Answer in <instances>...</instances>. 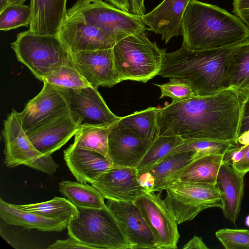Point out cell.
Returning <instances> with one entry per match:
<instances>
[{
  "mask_svg": "<svg viewBox=\"0 0 249 249\" xmlns=\"http://www.w3.org/2000/svg\"><path fill=\"white\" fill-rule=\"evenodd\" d=\"M243 96L229 88L158 107L159 136L237 144Z\"/></svg>",
  "mask_w": 249,
  "mask_h": 249,
  "instance_id": "obj_1",
  "label": "cell"
},
{
  "mask_svg": "<svg viewBox=\"0 0 249 249\" xmlns=\"http://www.w3.org/2000/svg\"><path fill=\"white\" fill-rule=\"evenodd\" d=\"M243 43L206 50L181 46L173 52H165L158 75L187 84L196 96L217 93L230 88L231 58Z\"/></svg>",
  "mask_w": 249,
  "mask_h": 249,
  "instance_id": "obj_2",
  "label": "cell"
},
{
  "mask_svg": "<svg viewBox=\"0 0 249 249\" xmlns=\"http://www.w3.org/2000/svg\"><path fill=\"white\" fill-rule=\"evenodd\" d=\"M182 47L218 49L249 41V29L237 16L216 5L191 0L182 19Z\"/></svg>",
  "mask_w": 249,
  "mask_h": 249,
  "instance_id": "obj_3",
  "label": "cell"
},
{
  "mask_svg": "<svg viewBox=\"0 0 249 249\" xmlns=\"http://www.w3.org/2000/svg\"><path fill=\"white\" fill-rule=\"evenodd\" d=\"M113 52L120 82L145 83L158 75L166 51L152 42L143 31L122 39L113 47Z\"/></svg>",
  "mask_w": 249,
  "mask_h": 249,
  "instance_id": "obj_4",
  "label": "cell"
},
{
  "mask_svg": "<svg viewBox=\"0 0 249 249\" xmlns=\"http://www.w3.org/2000/svg\"><path fill=\"white\" fill-rule=\"evenodd\" d=\"M11 47L19 61L42 81L64 65H73L71 53L57 34H37L28 30L19 33Z\"/></svg>",
  "mask_w": 249,
  "mask_h": 249,
  "instance_id": "obj_5",
  "label": "cell"
},
{
  "mask_svg": "<svg viewBox=\"0 0 249 249\" xmlns=\"http://www.w3.org/2000/svg\"><path fill=\"white\" fill-rule=\"evenodd\" d=\"M67 225L69 236L92 249H132L115 216L107 205L101 209L77 208Z\"/></svg>",
  "mask_w": 249,
  "mask_h": 249,
  "instance_id": "obj_6",
  "label": "cell"
},
{
  "mask_svg": "<svg viewBox=\"0 0 249 249\" xmlns=\"http://www.w3.org/2000/svg\"><path fill=\"white\" fill-rule=\"evenodd\" d=\"M66 18L94 26L118 42L148 30L141 16L123 11L103 0H77L67 10Z\"/></svg>",
  "mask_w": 249,
  "mask_h": 249,
  "instance_id": "obj_7",
  "label": "cell"
},
{
  "mask_svg": "<svg viewBox=\"0 0 249 249\" xmlns=\"http://www.w3.org/2000/svg\"><path fill=\"white\" fill-rule=\"evenodd\" d=\"M2 135L4 142V163L8 167L27 166L49 175L58 164L52 156H44L33 145L22 127L19 112L15 109L4 121Z\"/></svg>",
  "mask_w": 249,
  "mask_h": 249,
  "instance_id": "obj_8",
  "label": "cell"
},
{
  "mask_svg": "<svg viewBox=\"0 0 249 249\" xmlns=\"http://www.w3.org/2000/svg\"><path fill=\"white\" fill-rule=\"evenodd\" d=\"M165 190L164 202L178 224L193 220L205 209L223 207L216 185L177 181Z\"/></svg>",
  "mask_w": 249,
  "mask_h": 249,
  "instance_id": "obj_9",
  "label": "cell"
},
{
  "mask_svg": "<svg viewBox=\"0 0 249 249\" xmlns=\"http://www.w3.org/2000/svg\"><path fill=\"white\" fill-rule=\"evenodd\" d=\"M40 92L19 112L25 132L39 127L71 111L70 89L43 82Z\"/></svg>",
  "mask_w": 249,
  "mask_h": 249,
  "instance_id": "obj_10",
  "label": "cell"
},
{
  "mask_svg": "<svg viewBox=\"0 0 249 249\" xmlns=\"http://www.w3.org/2000/svg\"><path fill=\"white\" fill-rule=\"evenodd\" d=\"M161 194V192L146 191L134 203L150 228L158 249H176L180 237L178 224Z\"/></svg>",
  "mask_w": 249,
  "mask_h": 249,
  "instance_id": "obj_11",
  "label": "cell"
},
{
  "mask_svg": "<svg viewBox=\"0 0 249 249\" xmlns=\"http://www.w3.org/2000/svg\"><path fill=\"white\" fill-rule=\"evenodd\" d=\"M71 53L74 66L92 87L111 88L120 82L113 48Z\"/></svg>",
  "mask_w": 249,
  "mask_h": 249,
  "instance_id": "obj_12",
  "label": "cell"
},
{
  "mask_svg": "<svg viewBox=\"0 0 249 249\" xmlns=\"http://www.w3.org/2000/svg\"><path fill=\"white\" fill-rule=\"evenodd\" d=\"M81 124L80 117L71 110L70 112L26 134L39 152L50 156L74 136Z\"/></svg>",
  "mask_w": 249,
  "mask_h": 249,
  "instance_id": "obj_13",
  "label": "cell"
},
{
  "mask_svg": "<svg viewBox=\"0 0 249 249\" xmlns=\"http://www.w3.org/2000/svg\"><path fill=\"white\" fill-rule=\"evenodd\" d=\"M107 200L134 202L146 191L140 184L135 168L114 166L91 184Z\"/></svg>",
  "mask_w": 249,
  "mask_h": 249,
  "instance_id": "obj_14",
  "label": "cell"
},
{
  "mask_svg": "<svg viewBox=\"0 0 249 249\" xmlns=\"http://www.w3.org/2000/svg\"><path fill=\"white\" fill-rule=\"evenodd\" d=\"M106 204L115 216L132 249H158L150 228L134 202L107 200Z\"/></svg>",
  "mask_w": 249,
  "mask_h": 249,
  "instance_id": "obj_15",
  "label": "cell"
},
{
  "mask_svg": "<svg viewBox=\"0 0 249 249\" xmlns=\"http://www.w3.org/2000/svg\"><path fill=\"white\" fill-rule=\"evenodd\" d=\"M57 35L71 52L113 48L118 42L112 36L86 23L66 18Z\"/></svg>",
  "mask_w": 249,
  "mask_h": 249,
  "instance_id": "obj_16",
  "label": "cell"
},
{
  "mask_svg": "<svg viewBox=\"0 0 249 249\" xmlns=\"http://www.w3.org/2000/svg\"><path fill=\"white\" fill-rule=\"evenodd\" d=\"M70 91V108L80 117L82 124L112 125L121 119L109 109L97 88L90 85Z\"/></svg>",
  "mask_w": 249,
  "mask_h": 249,
  "instance_id": "obj_17",
  "label": "cell"
},
{
  "mask_svg": "<svg viewBox=\"0 0 249 249\" xmlns=\"http://www.w3.org/2000/svg\"><path fill=\"white\" fill-rule=\"evenodd\" d=\"M118 122L108 137L109 160L114 166L136 168L150 145Z\"/></svg>",
  "mask_w": 249,
  "mask_h": 249,
  "instance_id": "obj_18",
  "label": "cell"
},
{
  "mask_svg": "<svg viewBox=\"0 0 249 249\" xmlns=\"http://www.w3.org/2000/svg\"><path fill=\"white\" fill-rule=\"evenodd\" d=\"M191 0H163L150 12L142 17L148 30L161 36L167 43L181 31L185 10Z\"/></svg>",
  "mask_w": 249,
  "mask_h": 249,
  "instance_id": "obj_19",
  "label": "cell"
},
{
  "mask_svg": "<svg viewBox=\"0 0 249 249\" xmlns=\"http://www.w3.org/2000/svg\"><path fill=\"white\" fill-rule=\"evenodd\" d=\"M64 159L77 181L90 184L102 174L114 166L102 155L80 148L73 143L64 151Z\"/></svg>",
  "mask_w": 249,
  "mask_h": 249,
  "instance_id": "obj_20",
  "label": "cell"
},
{
  "mask_svg": "<svg viewBox=\"0 0 249 249\" xmlns=\"http://www.w3.org/2000/svg\"><path fill=\"white\" fill-rule=\"evenodd\" d=\"M244 176L231 165L222 162L216 178L215 185L221 196L224 215L226 219L234 224L241 210Z\"/></svg>",
  "mask_w": 249,
  "mask_h": 249,
  "instance_id": "obj_21",
  "label": "cell"
},
{
  "mask_svg": "<svg viewBox=\"0 0 249 249\" xmlns=\"http://www.w3.org/2000/svg\"><path fill=\"white\" fill-rule=\"evenodd\" d=\"M68 0H30L28 31L37 34H55L67 17Z\"/></svg>",
  "mask_w": 249,
  "mask_h": 249,
  "instance_id": "obj_22",
  "label": "cell"
},
{
  "mask_svg": "<svg viewBox=\"0 0 249 249\" xmlns=\"http://www.w3.org/2000/svg\"><path fill=\"white\" fill-rule=\"evenodd\" d=\"M0 217L7 224L42 231H62L68 225L60 220L20 209L2 198L0 199Z\"/></svg>",
  "mask_w": 249,
  "mask_h": 249,
  "instance_id": "obj_23",
  "label": "cell"
},
{
  "mask_svg": "<svg viewBox=\"0 0 249 249\" xmlns=\"http://www.w3.org/2000/svg\"><path fill=\"white\" fill-rule=\"evenodd\" d=\"M197 158L196 154L191 151L167 155L147 171H149L155 178L153 192L162 193L168 186L178 181L185 168Z\"/></svg>",
  "mask_w": 249,
  "mask_h": 249,
  "instance_id": "obj_24",
  "label": "cell"
},
{
  "mask_svg": "<svg viewBox=\"0 0 249 249\" xmlns=\"http://www.w3.org/2000/svg\"><path fill=\"white\" fill-rule=\"evenodd\" d=\"M223 157L211 154L195 160L180 174L178 181L215 185Z\"/></svg>",
  "mask_w": 249,
  "mask_h": 249,
  "instance_id": "obj_25",
  "label": "cell"
},
{
  "mask_svg": "<svg viewBox=\"0 0 249 249\" xmlns=\"http://www.w3.org/2000/svg\"><path fill=\"white\" fill-rule=\"evenodd\" d=\"M58 189L76 208L101 209L107 206L105 198L91 184L64 180L59 183Z\"/></svg>",
  "mask_w": 249,
  "mask_h": 249,
  "instance_id": "obj_26",
  "label": "cell"
},
{
  "mask_svg": "<svg viewBox=\"0 0 249 249\" xmlns=\"http://www.w3.org/2000/svg\"><path fill=\"white\" fill-rule=\"evenodd\" d=\"M158 107H149L122 117L118 121L121 125L132 131L145 142L151 145L159 136L157 124Z\"/></svg>",
  "mask_w": 249,
  "mask_h": 249,
  "instance_id": "obj_27",
  "label": "cell"
},
{
  "mask_svg": "<svg viewBox=\"0 0 249 249\" xmlns=\"http://www.w3.org/2000/svg\"><path fill=\"white\" fill-rule=\"evenodd\" d=\"M114 125L82 124L74 135L73 143L80 148L97 152L110 160L108 137Z\"/></svg>",
  "mask_w": 249,
  "mask_h": 249,
  "instance_id": "obj_28",
  "label": "cell"
},
{
  "mask_svg": "<svg viewBox=\"0 0 249 249\" xmlns=\"http://www.w3.org/2000/svg\"><path fill=\"white\" fill-rule=\"evenodd\" d=\"M15 206L21 210L62 221L67 224L78 213L77 208L67 198L55 197L44 202Z\"/></svg>",
  "mask_w": 249,
  "mask_h": 249,
  "instance_id": "obj_29",
  "label": "cell"
},
{
  "mask_svg": "<svg viewBox=\"0 0 249 249\" xmlns=\"http://www.w3.org/2000/svg\"><path fill=\"white\" fill-rule=\"evenodd\" d=\"M229 82L230 88L244 98L249 93V41L243 43L232 56Z\"/></svg>",
  "mask_w": 249,
  "mask_h": 249,
  "instance_id": "obj_30",
  "label": "cell"
},
{
  "mask_svg": "<svg viewBox=\"0 0 249 249\" xmlns=\"http://www.w3.org/2000/svg\"><path fill=\"white\" fill-rule=\"evenodd\" d=\"M183 142L178 136H159L136 168L138 176L148 171Z\"/></svg>",
  "mask_w": 249,
  "mask_h": 249,
  "instance_id": "obj_31",
  "label": "cell"
},
{
  "mask_svg": "<svg viewBox=\"0 0 249 249\" xmlns=\"http://www.w3.org/2000/svg\"><path fill=\"white\" fill-rule=\"evenodd\" d=\"M42 82L68 89H80L90 85L74 65L60 67L45 77Z\"/></svg>",
  "mask_w": 249,
  "mask_h": 249,
  "instance_id": "obj_32",
  "label": "cell"
},
{
  "mask_svg": "<svg viewBox=\"0 0 249 249\" xmlns=\"http://www.w3.org/2000/svg\"><path fill=\"white\" fill-rule=\"evenodd\" d=\"M235 143L222 141L207 140H184L179 145L173 149L168 155L181 151H191L197 158L211 155H224Z\"/></svg>",
  "mask_w": 249,
  "mask_h": 249,
  "instance_id": "obj_33",
  "label": "cell"
},
{
  "mask_svg": "<svg viewBox=\"0 0 249 249\" xmlns=\"http://www.w3.org/2000/svg\"><path fill=\"white\" fill-rule=\"evenodd\" d=\"M31 18L29 6L10 4L0 12V30L7 31L20 27H28Z\"/></svg>",
  "mask_w": 249,
  "mask_h": 249,
  "instance_id": "obj_34",
  "label": "cell"
},
{
  "mask_svg": "<svg viewBox=\"0 0 249 249\" xmlns=\"http://www.w3.org/2000/svg\"><path fill=\"white\" fill-rule=\"evenodd\" d=\"M226 249H249V230L222 229L215 232Z\"/></svg>",
  "mask_w": 249,
  "mask_h": 249,
  "instance_id": "obj_35",
  "label": "cell"
},
{
  "mask_svg": "<svg viewBox=\"0 0 249 249\" xmlns=\"http://www.w3.org/2000/svg\"><path fill=\"white\" fill-rule=\"evenodd\" d=\"M154 84L160 90V98L169 97L172 99V103L182 101L196 96L189 85L176 78H170V81L165 84Z\"/></svg>",
  "mask_w": 249,
  "mask_h": 249,
  "instance_id": "obj_36",
  "label": "cell"
},
{
  "mask_svg": "<svg viewBox=\"0 0 249 249\" xmlns=\"http://www.w3.org/2000/svg\"><path fill=\"white\" fill-rule=\"evenodd\" d=\"M246 149V145L234 144L224 155L223 162L232 165L239 162L243 158Z\"/></svg>",
  "mask_w": 249,
  "mask_h": 249,
  "instance_id": "obj_37",
  "label": "cell"
},
{
  "mask_svg": "<svg viewBox=\"0 0 249 249\" xmlns=\"http://www.w3.org/2000/svg\"><path fill=\"white\" fill-rule=\"evenodd\" d=\"M49 249H92V248L86 245L77 239L69 236L64 240H57L51 245L47 247Z\"/></svg>",
  "mask_w": 249,
  "mask_h": 249,
  "instance_id": "obj_38",
  "label": "cell"
},
{
  "mask_svg": "<svg viewBox=\"0 0 249 249\" xmlns=\"http://www.w3.org/2000/svg\"><path fill=\"white\" fill-rule=\"evenodd\" d=\"M232 12L249 29V0H233Z\"/></svg>",
  "mask_w": 249,
  "mask_h": 249,
  "instance_id": "obj_39",
  "label": "cell"
},
{
  "mask_svg": "<svg viewBox=\"0 0 249 249\" xmlns=\"http://www.w3.org/2000/svg\"><path fill=\"white\" fill-rule=\"evenodd\" d=\"M249 130V93L244 97L240 115L238 136Z\"/></svg>",
  "mask_w": 249,
  "mask_h": 249,
  "instance_id": "obj_40",
  "label": "cell"
},
{
  "mask_svg": "<svg viewBox=\"0 0 249 249\" xmlns=\"http://www.w3.org/2000/svg\"><path fill=\"white\" fill-rule=\"evenodd\" d=\"M0 234L1 237L13 248L17 249H27L24 246L26 245L19 240L17 234L8 231L5 225L2 222L0 223Z\"/></svg>",
  "mask_w": 249,
  "mask_h": 249,
  "instance_id": "obj_41",
  "label": "cell"
},
{
  "mask_svg": "<svg viewBox=\"0 0 249 249\" xmlns=\"http://www.w3.org/2000/svg\"><path fill=\"white\" fill-rule=\"evenodd\" d=\"M141 186L148 192H153L155 186V178L149 171L142 173L138 176Z\"/></svg>",
  "mask_w": 249,
  "mask_h": 249,
  "instance_id": "obj_42",
  "label": "cell"
},
{
  "mask_svg": "<svg viewBox=\"0 0 249 249\" xmlns=\"http://www.w3.org/2000/svg\"><path fill=\"white\" fill-rule=\"evenodd\" d=\"M231 166L237 172L243 176L249 172V145L247 146L243 158L239 162Z\"/></svg>",
  "mask_w": 249,
  "mask_h": 249,
  "instance_id": "obj_43",
  "label": "cell"
},
{
  "mask_svg": "<svg viewBox=\"0 0 249 249\" xmlns=\"http://www.w3.org/2000/svg\"><path fill=\"white\" fill-rule=\"evenodd\" d=\"M208 249L209 248L203 242L202 238L197 236H194L183 247V249Z\"/></svg>",
  "mask_w": 249,
  "mask_h": 249,
  "instance_id": "obj_44",
  "label": "cell"
},
{
  "mask_svg": "<svg viewBox=\"0 0 249 249\" xmlns=\"http://www.w3.org/2000/svg\"><path fill=\"white\" fill-rule=\"evenodd\" d=\"M109 3L123 11L131 12L130 0H107Z\"/></svg>",
  "mask_w": 249,
  "mask_h": 249,
  "instance_id": "obj_45",
  "label": "cell"
},
{
  "mask_svg": "<svg viewBox=\"0 0 249 249\" xmlns=\"http://www.w3.org/2000/svg\"><path fill=\"white\" fill-rule=\"evenodd\" d=\"M237 143L242 145H249V130L244 132L238 136Z\"/></svg>",
  "mask_w": 249,
  "mask_h": 249,
  "instance_id": "obj_46",
  "label": "cell"
},
{
  "mask_svg": "<svg viewBox=\"0 0 249 249\" xmlns=\"http://www.w3.org/2000/svg\"><path fill=\"white\" fill-rule=\"evenodd\" d=\"M26 0H8V5L10 4H22Z\"/></svg>",
  "mask_w": 249,
  "mask_h": 249,
  "instance_id": "obj_47",
  "label": "cell"
},
{
  "mask_svg": "<svg viewBox=\"0 0 249 249\" xmlns=\"http://www.w3.org/2000/svg\"><path fill=\"white\" fill-rule=\"evenodd\" d=\"M8 5V0H0V11Z\"/></svg>",
  "mask_w": 249,
  "mask_h": 249,
  "instance_id": "obj_48",
  "label": "cell"
},
{
  "mask_svg": "<svg viewBox=\"0 0 249 249\" xmlns=\"http://www.w3.org/2000/svg\"><path fill=\"white\" fill-rule=\"evenodd\" d=\"M245 224L249 227V215H248L245 219Z\"/></svg>",
  "mask_w": 249,
  "mask_h": 249,
  "instance_id": "obj_49",
  "label": "cell"
}]
</instances>
